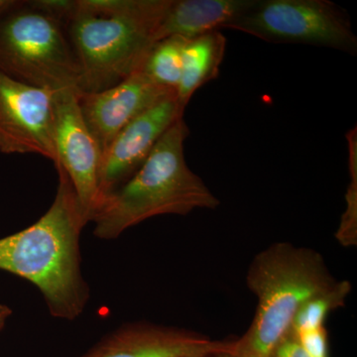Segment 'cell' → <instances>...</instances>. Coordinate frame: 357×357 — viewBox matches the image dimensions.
Masks as SVG:
<instances>
[{
	"instance_id": "cell-9",
	"label": "cell",
	"mask_w": 357,
	"mask_h": 357,
	"mask_svg": "<svg viewBox=\"0 0 357 357\" xmlns=\"http://www.w3.org/2000/svg\"><path fill=\"white\" fill-rule=\"evenodd\" d=\"M184 112L178 105L177 95L169 96L136 117L115 136L100 162V204L139 170L160 138L178 119L184 117Z\"/></svg>"
},
{
	"instance_id": "cell-12",
	"label": "cell",
	"mask_w": 357,
	"mask_h": 357,
	"mask_svg": "<svg viewBox=\"0 0 357 357\" xmlns=\"http://www.w3.org/2000/svg\"><path fill=\"white\" fill-rule=\"evenodd\" d=\"M258 0H172L155 32V42L171 36L185 39L218 31L241 18Z\"/></svg>"
},
{
	"instance_id": "cell-18",
	"label": "cell",
	"mask_w": 357,
	"mask_h": 357,
	"mask_svg": "<svg viewBox=\"0 0 357 357\" xmlns=\"http://www.w3.org/2000/svg\"><path fill=\"white\" fill-rule=\"evenodd\" d=\"M28 6L49 16L67 29L79 13L77 0H26Z\"/></svg>"
},
{
	"instance_id": "cell-17",
	"label": "cell",
	"mask_w": 357,
	"mask_h": 357,
	"mask_svg": "<svg viewBox=\"0 0 357 357\" xmlns=\"http://www.w3.org/2000/svg\"><path fill=\"white\" fill-rule=\"evenodd\" d=\"M356 129H352L347 134L349 150V169H351V181L347 195V210L337 237L344 245L356 244L357 236V143Z\"/></svg>"
},
{
	"instance_id": "cell-4",
	"label": "cell",
	"mask_w": 357,
	"mask_h": 357,
	"mask_svg": "<svg viewBox=\"0 0 357 357\" xmlns=\"http://www.w3.org/2000/svg\"><path fill=\"white\" fill-rule=\"evenodd\" d=\"M0 72L55 93L79 91L81 70L67 29L25 0L0 17Z\"/></svg>"
},
{
	"instance_id": "cell-5",
	"label": "cell",
	"mask_w": 357,
	"mask_h": 357,
	"mask_svg": "<svg viewBox=\"0 0 357 357\" xmlns=\"http://www.w3.org/2000/svg\"><path fill=\"white\" fill-rule=\"evenodd\" d=\"M168 8L129 17L77 14L67 35L81 70L79 91H105L139 70Z\"/></svg>"
},
{
	"instance_id": "cell-7",
	"label": "cell",
	"mask_w": 357,
	"mask_h": 357,
	"mask_svg": "<svg viewBox=\"0 0 357 357\" xmlns=\"http://www.w3.org/2000/svg\"><path fill=\"white\" fill-rule=\"evenodd\" d=\"M77 91H57L54 100L56 169L69 177L84 218L91 222L100 204L102 150L91 133L77 102Z\"/></svg>"
},
{
	"instance_id": "cell-13",
	"label": "cell",
	"mask_w": 357,
	"mask_h": 357,
	"mask_svg": "<svg viewBox=\"0 0 357 357\" xmlns=\"http://www.w3.org/2000/svg\"><path fill=\"white\" fill-rule=\"evenodd\" d=\"M227 42L220 30L188 39L183 50L182 74L177 89V100L183 112L195 93L220 75Z\"/></svg>"
},
{
	"instance_id": "cell-6",
	"label": "cell",
	"mask_w": 357,
	"mask_h": 357,
	"mask_svg": "<svg viewBox=\"0 0 357 357\" xmlns=\"http://www.w3.org/2000/svg\"><path fill=\"white\" fill-rule=\"evenodd\" d=\"M225 29L274 43L326 47L351 55L357 51L349 15L328 0H258Z\"/></svg>"
},
{
	"instance_id": "cell-11",
	"label": "cell",
	"mask_w": 357,
	"mask_h": 357,
	"mask_svg": "<svg viewBox=\"0 0 357 357\" xmlns=\"http://www.w3.org/2000/svg\"><path fill=\"white\" fill-rule=\"evenodd\" d=\"M174 95L177 93L154 83L141 70L105 91L77 93L79 109L102 154L136 117Z\"/></svg>"
},
{
	"instance_id": "cell-10",
	"label": "cell",
	"mask_w": 357,
	"mask_h": 357,
	"mask_svg": "<svg viewBox=\"0 0 357 357\" xmlns=\"http://www.w3.org/2000/svg\"><path fill=\"white\" fill-rule=\"evenodd\" d=\"M234 340L146 321L124 324L81 357H206L231 352Z\"/></svg>"
},
{
	"instance_id": "cell-1",
	"label": "cell",
	"mask_w": 357,
	"mask_h": 357,
	"mask_svg": "<svg viewBox=\"0 0 357 357\" xmlns=\"http://www.w3.org/2000/svg\"><path fill=\"white\" fill-rule=\"evenodd\" d=\"M53 204L32 225L0 239V270L39 289L51 316L74 321L91 297L82 272L79 237L88 220L69 177L57 168Z\"/></svg>"
},
{
	"instance_id": "cell-19",
	"label": "cell",
	"mask_w": 357,
	"mask_h": 357,
	"mask_svg": "<svg viewBox=\"0 0 357 357\" xmlns=\"http://www.w3.org/2000/svg\"><path fill=\"white\" fill-rule=\"evenodd\" d=\"M294 335L310 356L328 357V332L325 326L303 331Z\"/></svg>"
},
{
	"instance_id": "cell-20",
	"label": "cell",
	"mask_w": 357,
	"mask_h": 357,
	"mask_svg": "<svg viewBox=\"0 0 357 357\" xmlns=\"http://www.w3.org/2000/svg\"><path fill=\"white\" fill-rule=\"evenodd\" d=\"M271 357H311L303 349L296 335H287L279 342Z\"/></svg>"
},
{
	"instance_id": "cell-22",
	"label": "cell",
	"mask_w": 357,
	"mask_h": 357,
	"mask_svg": "<svg viewBox=\"0 0 357 357\" xmlns=\"http://www.w3.org/2000/svg\"><path fill=\"white\" fill-rule=\"evenodd\" d=\"M20 3V0H0V17Z\"/></svg>"
},
{
	"instance_id": "cell-2",
	"label": "cell",
	"mask_w": 357,
	"mask_h": 357,
	"mask_svg": "<svg viewBox=\"0 0 357 357\" xmlns=\"http://www.w3.org/2000/svg\"><path fill=\"white\" fill-rule=\"evenodd\" d=\"M189 133L184 117L178 119L139 170L103 199L91 218L96 237L112 241L150 218L185 215L197 208L220 206V199L187 165L184 144Z\"/></svg>"
},
{
	"instance_id": "cell-23",
	"label": "cell",
	"mask_w": 357,
	"mask_h": 357,
	"mask_svg": "<svg viewBox=\"0 0 357 357\" xmlns=\"http://www.w3.org/2000/svg\"><path fill=\"white\" fill-rule=\"evenodd\" d=\"M206 357H234L232 356H230L229 354H213V356H206Z\"/></svg>"
},
{
	"instance_id": "cell-3",
	"label": "cell",
	"mask_w": 357,
	"mask_h": 357,
	"mask_svg": "<svg viewBox=\"0 0 357 357\" xmlns=\"http://www.w3.org/2000/svg\"><path fill=\"white\" fill-rule=\"evenodd\" d=\"M246 282L257 297V309L246 333L234 340V357H271L290 335L301 307L337 283L323 256L287 243H275L256 256Z\"/></svg>"
},
{
	"instance_id": "cell-15",
	"label": "cell",
	"mask_w": 357,
	"mask_h": 357,
	"mask_svg": "<svg viewBox=\"0 0 357 357\" xmlns=\"http://www.w3.org/2000/svg\"><path fill=\"white\" fill-rule=\"evenodd\" d=\"M351 291V285L349 281H337L331 290L307 301L294 319L291 333L297 335L303 331L323 326L331 312L344 306Z\"/></svg>"
},
{
	"instance_id": "cell-8",
	"label": "cell",
	"mask_w": 357,
	"mask_h": 357,
	"mask_svg": "<svg viewBox=\"0 0 357 357\" xmlns=\"http://www.w3.org/2000/svg\"><path fill=\"white\" fill-rule=\"evenodd\" d=\"M57 93V91H56ZM55 91L36 88L0 72V152L37 154L55 164Z\"/></svg>"
},
{
	"instance_id": "cell-21",
	"label": "cell",
	"mask_w": 357,
	"mask_h": 357,
	"mask_svg": "<svg viewBox=\"0 0 357 357\" xmlns=\"http://www.w3.org/2000/svg\"><path fill=\"white\" fill-rule=\"evenodd\" d=\"M13 314V310L6 305L0 304V332L3 330L7 321Z\"/></svg>"
},
{
	"instance_id": "cell-16",
	"label": "cell",
	"mask_w": 357,
	"mask_h": 357,
	"mask_svg": "<svg viewBox=\"0 0 357 357\" xmlns=\"http://www.w3.org/2000/svg\"><path fill=\"white\" fill-rule=\"evenodd\" d=\"M172 0H77L79 13L129 17L165 10Z\"/></svg>"
},
{
	"instance_id": "cell-14",
	"label": "cell",
	"mask_w": 357,
	"mask_h": 357,
	"mask_svg": "<svg viewBox=\"0 0 357 357\" xmlns=\"http://www.w3.org/2000/svg\"><path fill=\"white\" fill-rule=\"evenodd\" d=\"M187 41L183 37L171 36L156 42L139 70L154 83L177 93L182 74L183 50Z\"/></svg>"
}]
</instances>
